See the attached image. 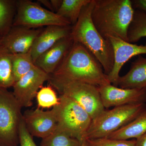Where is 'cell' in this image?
Listing matches in <instances>:
<instances>
[{"label": "cell", "instance_id": "cell-1", "mask_svg": "<svg viewBox=\"0 0 146 146\" xmlns=\"http://www.w3.org/2000/svg\"><path fill=\"white\" fill-rule=\"evenodd\" d=\"M91 19L106 40L110 37L128 42L127 31L134 9L131 0H94Z\"/></svg>", "mask_w": 146, "mask_h": 146}, {"label": "cell", "instance_id": "cell-2", "mask_svg": "<svg viewBox=\"0 0 146 146\" xmlns=\"http://www.w3.org/2000/svg\"><path fill=\"white\" fill-rule=\"evenodd\" d=\"M54 76L78 80L99 87L111 84L101 64L83 45L74 42Z\"/></svg>", "mask_w": 146, "mask_h": 146}, {"label": "cell", "instance_id": "cell-3", "mask_svg": "<svg viewBox=\"0 0 146 146\" xmlns=\"http://www.w3.org/2000/svg\"><path fill=\"white\" fill-rule=\"evenodd\" d=\"M94 5V0H91L84 7L78 21L72 26L70 36L74 42L80 43L93 54L108 75L114 66V49L110 41L102 36L92 22Z\"/></svg>", "mask_w": 146, "mask_h": 146}, {"label": "cell", "instance_id": "cell-4", "mask_svg": "<svg viewBox=\"0 0 146 146\" xmlns=\"http://www.w3.org/2000/svg\"><path fill=\"white\" fill-rule=\"evenodd\" d=\"M48 81L50 86L60 95L68 97L80 105L89 113L92 119L105 110L97 86L52 74Z\"/></svg>", "mask_w": 146, "mask_h": 146}, {"label": "cell", "instance_id": "cell-5", "mask_svg": "<svg viewBox=\"0 0 146 146\" xmlns=\"http://www.w3.org/2000/svg\"><path fill=\"white\" fill-rule=\"evenodd\" d=\"M146 109V104H141L105 110L92 119L85 140L107 138L113 132L132 121Z\"/></svg>", "mask_w": 146, "mask_h": 146}, {"label": "cell", "instance_id": "cell-6", "mask_svg": "<svg viewBox=\"0 0 146 146\" xmlns=\"http://www.w3.org/2000/svg\"><path fill=\"white\" fill-rule=\"evenodd\" d=\"M59 98L58 104L53 108L57 121L56 130L83 142L92 118L76 102L62 95H60Z\"/></svg>", "mask_w": 146, "mask_h": 146}, {"label": "cell", "instance_id": "cell-7", "mask_svg": "<svg viewBox=\"0 0 146 146\" xmlns=\"http://www.w3.org/2000/svg\"><path fill=\"white\" fill-rule=\"evenodd\" d=\"M13 92L0 89V146H18L23 114Z\"/></svg>", "mask_w": 146, "mask_h": 146}, {"label": "cell", "instance_id": "cell-8", "mask_svg": "<svg viewBox=\"0 0 146 146\" xmlns=\"http://www.w3.org/2000/svg\"><path fill=\"white\" fill-rule=\"evenodd\" d=\"M72 26L67 19L29 0L16 1V13L13 26L40 29L44 26Z\"/></svg>", "mask_w": 146, "mask_h": 146}, {"label": "cell", "instance_id": "cell-9", "mask_svg": "<svg viewBox=\"0 0 146 146\" xmlns=\"http://www.w3.org/2000/svg\"><path fill=\"white\" fill-rule=\"evenodd\" d=\"M50 75L36 66L15 82L13 94L22 108L30 107L37 92L45 82L48 81Z\"/></svg>", "mask_w": 146, "mask_h": 146}, {"label": "cell", "instance_id": "cell-10", "mask_svg": "<svg viewBox=\"0 0 146 146\" xmlns=\"http://www.w3.org/2000/svg\"><path fill=\"white\" fill-rule=\"evenodd\" d=\"M98 88L105 108L146 103V87L122 89L109 84Z\"/></svg>", "mask_w": 146, "mask_h": 146}, {"label": "cell", "instance_id": "cell-11", "mask_svg": "<svg viewBox=\"0 0 146 146\" xmlns=\"http://www.w3.org/2000/svg\"><path fill=\"white\" fill-rule=\"evenodd\" d=\"M23 117L26 127L33 137L43 139L56 130L57 121L53 108L47 111L39 108L28 110Z\"/></svg>", "mask_w": 146, "mask_h": 146}, {"label": "cell", "instance_id": "cell-12", "mask_svg": "<svg viewBox=\"0 0 146 146\" xmlns=\"http://www.w3.org/2000/svg\"><path fill=\"white\" fill-rule=\"evenodd\" d=\"M109 40L114 49L115 59L112 70L108 76L110 83L118 87L119 72L123 65L132 57L146 54V42L144 45H138L112 36Z\"/></svg>", "mask_w": 146, "mask_h": 146}, {"label": "cell", "instance_id": "cell-13", "mask_svg": "<svg viewBox=\"0 0 146 146\" xmlns=\"http://www.w3.org/2000/svg\"><path fill=\"white\" fill-rule=\"evenodd\" d=\"M43 29L13 26L3 37V46L12 54L29 52Z\"/></svg>", "mask_w": 146, "mask_h": 146}, {"label": "cell", "instance_id": "cell-14", "mask_svg": "<svg viewBox=\"0 0 146 146\" xmlns=\"http://www.w3.org/2000/svg\"><path fill=\"white\" fill-rule=\"evenodd\" d=\"M73 43L70 34L62 38L40 56L35 65L47 74H52L64 59Z\"/></svg>", "mask_w": 146, "mask_h": 146}, {"label": "cell", "instance_id": "cell-15", "mask_svg": "<svg viewBox=\"0 0 146 146\" xmlns=\"http://www.w3.org/2000/svg\"><path fill=\"white\" fill-rule=\"evenodd\" d=\"M72 26H50L43 29L35 40L30 50L34 63L36 59L60 39L70 34Z\"/></svg>", "mask_w": 146, "mask_h": 146}, {"label": "cell", "instance_id": "cell-16", "mask_svg": "<svg viewBox=\"0 0 146 146\" xmlns=\"http://www.w3.org/2000/svg\"><path fill=\"white\" fill-rule=\"evenodd\" d=\"M118 86L122 89H141L146 87V58L141 55L131 63L130 69L120 76Z\"/></svg>", "mask_w": 146, "mask_h": 146}, {"label": "cell", "instance_id": "cell-17", "mask_svg": "<svg viewBox=\"0 0 146 146\" xmlns=\"http://www.w3.org/2000/svg\"><path fill=\"white\" fill-rule=\"evenodd\" d=\"M146 133V109L133 121L110 134L107 138L116 140L137 139Z\"/></svg>", "mask_w": 146, "mask_h": 146}, {"label": "cell", "instance_id": "cell-18", "mask_svg": "<svg viewBox=\"0 0 146 146\" xmlns=\"http://www.w3.org/2000/svg\"><path fill=\"white\" fill-rule=\"evenodd\" d=\"M11 54L4 46L0 48V89L13 87L15 83Z\"/></svg>", "mask_w": 146, "mask_h": 146}, {"label": "cell", "instance_id": "cell-19", "mask_svg": "<svg viewBox=\"0 0 146 146\" xmlns=\"http://www.w3.org/2000/svg\"><path fill=\"white\" fill-rule=\"evenodd\" d=\"M91 0H63V3L56 14L67 19L72 26L78 21L82 11Z\"/></svg>", "mask_w": 146, "mask_h": 146}, {"label": "cell", "instance_id": "cell-20", "mask_svg": "<svg viewBox=\"0 0 146 146\" xmlns=\"http://www.w3.org/2000/svg\"><path fill=\"white\" fill-rule=\"evenodd\" d=\"M16 1L0 0V36L4 37L13 27Z\"/></svg>", "mask_w": 146, "mask_h": 146}, {"label": "cell", "instance_id": "cell-21", "mask_svg": "<svg viewBox=\"0 0 146 146\" xmlns=\"http://www.w3.org/2000/svg\"><path fill=\"white\" fill-rule=\"evenodd\" d=\"M145 37H146V14L141 10L134 9L133 19L128 29V41L129 43L132 44Z\"/></svg>", "mask_w": 146, "mask_h": 146}, {"label": "cell", "instance_id": "cell-22", "mask_svg": "<svg viewBox=\"0 0 146 146\" xmlns=\"http://www.w3.org/2000/svg\"><path fill=\"white\" fill-rule=\"evenodd\" d=\"M11 62L15 82L35 66L30 51L24 53L11 54Z\"/></svg>", "mask_w": 146, "mask_h": 146}, {"label": "cell", "instance_id": "cell-23", "mask_svg": "<svg viewBox=\"0 0 146 146\" xmlns=\"http://www.w3.org/2000/svg\"><path fill=\"white\" fill-rule=\"evenodd\" d=\"M82 143L64 132L56 130L50 136L42 139L40 146H81Z\"/></svg>", "mask_w": 146, "mask_h": 146}, {"label": "cell", "instance_id": "cell-24", "mask_svg": "<svg viewBox=\"0 0 146 146\" xmlns=\"http://www.w3.org/2000/svg\"><path fill=\"white\" fill-rule=\"evenodd\" d=\"M38 108H50L58 104L59 97H58L54 89L51 86H42L36 95Z\"/></svg>", "mask_w": 146, "mask_h": 146}, {"label": "cell", "instance_id": "cell-25", "mask_svg": "<svg viewBox=\"0 0 146 146\" xmlns=\"http://www.w3.org/2000/svg\"><path fill=\"white\" fill-rule=\"evenodd\" d=\"M88 146H136V139L116 140L107 138L86 140Z\"/></svg>", "mask_w": 146, "mask_h": 146}, {"label": "cell", "instance_id": "cell-26", "mask_svg": "<svg viewBox=\"0 0 146 146\" xmlns=\"http://www.w3.org/2000/svg\"><path fill=\"white\" fill-rule=\"evenodd\" d=\"M19 138L20 146H37L33 140V137L28 131L23 117L20 123Z\"/></svg>", "mask_w": 146, "mask_h": 146}, {"label": "cell", "instance_id": "cell-27", "mask_svg": "<svg viewBox=\"0 0 146 146\" xmlns=\"http://www.w3.org/2000/svg\"><path fill=\"white\" fill-rule=\"evenodd\" d=\"M131 2L133 9L141 10L146 14V0H132Z\"/></svg>", "mask_w": 146, "mask_h": 146}, {"label": "cell", "instance_id": "cell-28", "mask_svg": "<svg viewBox=\"0 0 146 146\" xmlns=\"http://www.w3.org/2000/svg\"><path fill=\"white\" fill-rule=\"evenodd\" d=\"M50 1L54 11H55L56 13L60 8L63 3V0H50Z\"/></svg>", "mask_w": 146, "mask_h": 146}, {"label": "cell", "instance_id": "cell-29", "mask_svg": "<svg viewBox=\"0 0 146 146\" xmlns=\"http://www.w3.org/2000/svg\"><path fill=\"white\" fill-rule=\"evenodd\" d=\"M136 146H146V133L136 139Z\"/></svg>", "mask_w": 146, "mask_h": 146}, {"label": "cell", "instance_id": "cell-30", "mask_svg": "<svg viewBox=\"0 0 146 146\" xmlns=\"http://www.w3.org/2000/svg\"><path fill=\"white\" fill-rule=\"evenodd\" d=\"M38 1V2L44 5L50 11L54 12L52 5L50 1H48V0H39V1Z\"/></svg>", "mask_w": 146, "mask_h": 146}, {"label": "cell", "instance_id": "cell-31", "mask_svg": "<svg viewBox=\"0 0 146 146\" xmlns=\"http://www.w3.org/2000/svg\"><path fill=\"white\" fill-rule=\"evenodd\" d=\"M3 46V37L0 36V48Z\"/></svg>", "mask_w": 146, "mask_h": 146}, {"label": "cell", "instance_id": "cell-32", "mask_svg": "<svg viewBox=\"0 0 146 146\" xmlns=\"http://www.w3.org/2000/svg\"><path fill=\"white\" fill-rule=\"evenodd\" d=\"M81 146H88L87 143H86V140H84V141L82 142Z\"/></svg>", "mask_w": 146, "mask_h": 146}]
</instances>
